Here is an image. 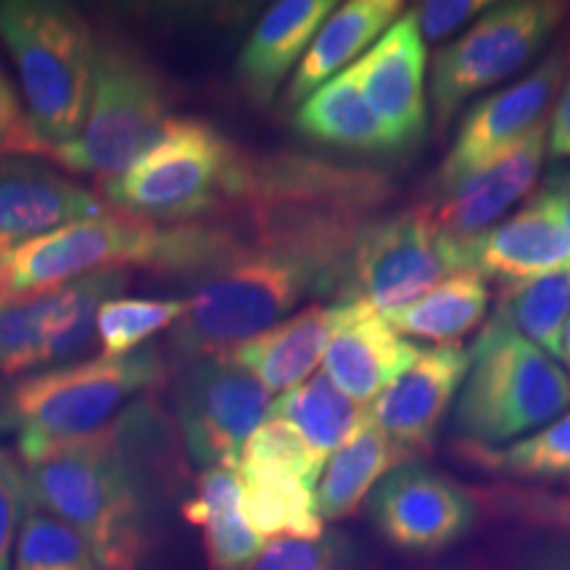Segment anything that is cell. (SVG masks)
I'll list each match as a JSON object with an SVG mask.
<instances>
[{"label":"cell","mask_w":570,"mask_h":570,"mask_svg":"<svg viewBox=\"0 0 570 570\" xmlns=\"http://www.w3.org/2000/svg\"><path fill=\"white\" fill-rule=\"evenodd\" d=\"M0 40L19 69L24 127L6 151L38 156L75 140L90 104L98 42L80 13L61 3H0Z\"/></svg>","instance_id":"3"},{"label":"cell","mask_w":570,"mask_h":570,"mask_svg":"<svg viewBox=\"0 0 570 570\" xmlns=\"http://www.w3.org/2000/svg\"><path fill=\"white\" fill-rule=\"evenodd\" d=\"M423 348L402 338L377 312L360 302L336 304V327L327 341L323 373L360 404H370Z\"/></svg>","instance_id":"19"},{"label":"cell","mask_w":570,"mask_h":570,"mask_svg":"<svg viewBox=\"0 0 570 570\" xmlns=\"http://www.w3.org/2000/svg\"><path fill=\"white\" fill-rule=\"evenodd\" d=\"M489 309V288L481 275L460 273L428 291L415 302L383 312V320L399 336L428 338L433 344H460L473 333Z\"/></svg>","instance_id":"28"},{"label":"cell","mask_w":570,"mask_h":570,"mask_svg":"<svg viewBox=\"0 0 570 570\" xmlns=\"http://www.w3.org/2000/svg\"><path fill=\"white\" fill-rule=\"evenodd\" d=\"M188 309V298H111L98 309L96 338L101 356H125L167 331Z\"/></svg>","instance_id":"33"},{"label":"cell","mask_w":570,"mask_h":570,"mask_svg":"<svg viewBox=\"0 0 570 570\" xmlns=\"http://www.w3.org/2000/svg\"><path fill=\"white\" fill-rule=\"evenodd\" d=\"M375 531L394 550L433 554L449 550L475 523L473 497L446 475L420 465H404L373 489L367 499Z\"/></svg>","instance_id":"14"},{"label":"cell","mask_w":570,"mask_h":570,"mask_svg":"<svg viewBox=\"0 0 570 570\" xmlns=\"http://www.w3.org/2000/svg\"><path fill=\"white\" fill-rule=\"evenodd\" d=\"M415 460L417 458L410 449L399 446L367 417L352 433V439L344 441L325 462L315 489L317 512L323 523L352 515L391 470L404 468Z\"/></svg>","instance_id":"24"},{"label":"cell","mask_w":570,"mask_h":570,"mask_svg":"<svg viewBox=\"0 0 570 570\" xmlns=\"http://www.w3.org/2000/svg\"><path fill=\"white\" fill-rule=\"evenodd\" d=\"M13 552V570H104L88 541L61 518L35 504L32 497Z\"/></svg>","instance_id":"32"},{"label":"cell","mask_w":570,"mask_h":570,"mask_svg":"<svg viewBox=\"0 0 570 570\" xmlns=\"http://www.w3.org/2000/svg\"><path fill=\"white\" fill-rule=\"evenodd\" d=\"M27 504H30V489H27L24 470H19V462L6 449H0V570H11Z\"/></svg>","instance_id":"38"},{"label":"cell","mask_w":570,"mask_h":570,"mask_svg":"<svg viewBox=\"0 0 570 570\" xmlns=\"http://www.w3.org/2000/svg\"><path fill=\"white\" fill-rule=\"evenodd\" d=\"M468 491L475 508L491 518L570 537V494L520 487V483H487V487H468Z\"/></svg>","instance_id":"34"},{"label":"cell","mask_w":570,"mask_h":570,"mask_svg":"<svg viewBox=\"0 0 570 570\" xmlns=\"http://www.w3.org/2000/svg\"><path fill=\"white\" fill-rule=\"evenodd\" d=\"M394 194L386 175L317 156H248L246 183L225 217H373Z\"/></svg>","instance_id":"11"},{"label":"cell","mask_w":570,"mask_h":570,"mask_svg":"<svg viewBox=\"0 0 570 570\" xmlns=\"http://www.w3.org/2000/svg\"><path fill=\"white\" fill-rule=\"evenodd\" d=\"M518 566L520 570H570V544L558 537L531 541L520 550Z\"/></svg>","instance_id":"40"},{"label":"cell","mask_w":570,"mask_h":570,"mask_svg":"<svg viewBox=\"0 0 570 570\" xmlns=\"http://www.w3.org/2000/svg\"><path fill=\"white\" fill-rule=\"evenodd\" d=\"M568 69L570 51L562 46L518 82L475 104L462 119L458 138L441 161L439 173L433 175V190L439 198L460 188L468 177L502 156L533 125L541 122L558 98Z\"/></svg>","instance_id":"13"},{"label":"cell","mask_w":570,"mask_h":570,"mask_svg":"<svg viewBox=\"0 0 570 570\" xmlns=\"http://www.w3.org/2000/svg\"><path fill=\"white\" fill-rule=\"evenodd\" d=\"M248 154L209 122L169 117L138 161L104 183L119 212L154 225H183L225 217L246 183Z\"/></svg>","instance_id":"4"},{"label":"cell","mask_w":570,"mask_h":570,"mask_svg":"<svg viewBox=\"0 0 570 570\" xmlns=\"http://www.w3.org/2000/svg\"><path fill=\"white\" fill-rule=\"evenodd\" d=\"M167 106V85L140 56L122 46L98 42L80 135L61 146L42 148L38 156L56 159L71 173L111 183L159 138L169 122Z\"/></svg>","instance_id":"7"},{"label":"cell","mask_w":570,"mask_h":570,"mask_svg":"<svg viewBox=\"0 0 570 570\" xmlns=\"http://www.w3.org/2000/svg\"><path fill=\"white\" fill-rule=\"evenodd\" d=\"M497 317L515 327L552 360L566 362V331L570 323V267L525 283L502 285Z\"/></svg>","instance_id":"30"},{"label":"cell","mask_w":570,"mask_h":570,"mask_svg":"<svg viewBox=\"0 0 570 570\" xmlns=\"http://www.w3.org/2000/svg\"><path fill=\"white\" fill-rule=\"evenodd\" d=\"M566 362H570V323H568V331H566Z\"/></svg>","instance_id":"44"},{"label":"cell","mask_w":570,"mask_h":570,"mask_svg":"<svg viewBox=\"0 0 570 570\" xmlns=\"http://www.w3.org/2000/svg\"><path fill=\"white\" fill-rule=\"evenodd\" d=\"M399 13H402L399 0H348L338 11H333L298 61L285 90V101L291 106L304 104L312 92L333 80L356 53L365 51L370 42L381 40V35L394 24Z\"/></svg>","instance_id":"23"},{"label":"cell","mask_w":570,"mask_h":570,"mask_svg":"<svg viewBox=\"0 0 570 570\" xmlns=\"http://www.w3.org/2000/svg\"><path fill=\"white\" fill-rule=\"evenodd\" d=\"M167 246V225L125 212L80 219L0 254V302L61 288L98 269L140 265L156 269Z\"/></svg>","instance_id":"9"},{"label":"cell","mask_w":570,"mask_h":570,"mask_svg":"<svg viewBox=\"0 0 570 570\" xmlns=\"http://www.w3.org/2000/svg\"><path fill=\"white\" fill-rule=\"evenodd\" d=\"M333 327H336V304H309L225 354L235 365L248 370L267 391L285 394L312 377V370L325 356Z\"/></svg>","instance_id":"22"},{"label":"cell","mask_w":570,"mask_h":570,"mask_svg":"<svg viewBox=\"0 0 570 570\" xmlns=\"http://www.w3.org/2000/svg\"><path fill=\"white\" fill-rule=\"evenodd\" d=\"M296 130L309 140L354 154H394L386 127L370 109L356 67L341 71L298 106Z\"/></svg>","instance_id":"26"},{"label":"cell","mask_w":570,"mask_h":570,"mask_svg":"<svg viewBox=\"0 0 570 570\" xmlns=\"http://www.w3.org/2000/svg\"><path fill=\"white\" fill-rule=\"evenodd\" d=\"M460 273H470L468 240L449 238L428 206H415L370 219L348 254L336 296L383 315Z\"/></svg>","instance_id":"8"},{"label":"cell","mask_w":570,"mask_h":570,"mask_svg":"<svg viewBox=\"0 0 570 570\" xmlns=\"http://www.w3.org/2000/svg\"><path fill=\"white\" fill-rule=\"evenodd\" d=\"M354 67L396 151L415 146L425 132V40L415 13L396 19Z\"/></svg>","instance_id":"18"},{"label":"cell","mask_w":570,"mask_h":570,"mask_svg":"<svg viewBox=\"0 0 570 570\" xmlns=\"http://www.w3.org/2000/svg\"><path fill=\"white\" fill-rule=\"evenodd\" d=\"M550 146V117L531 127L515 146L468 177L452 194L428 204L433 223L454 240H473L491 230L499 219L529 196L539 180Z\"/></svg>","instance_id":"17"},{"label":"cell","mask_w":570,"mask_h":570,"mask_svg":"<svg viewBox=\"0 0 570 570\" xmlns=\"http://www.w3.org/2000/svg\"><path fill=\"white\" fill-rule=\"evenodd\" d=\"M240 460L273 462V465L294 470L298 479L309 483L312 489H317V481L327 462L294 425L281 417H267L265 423L256 428Z\"/></svg>","instance_id":"36"},{"label":"cell","mask_w":570,"mask_h":570,"mask_svg":"<svg viewBox=\"0 0 570 570\" xmlns=\"http://www.w3.org/2000/svg\"><path fill=\"white\" fill-rule=\"evenodd\" d=\"M21 127H24V122L19 119L17 98H13L9 82L0 77V151L11 146V140L17 138Z\"/></svg>","instance_id":"42"},{"label":"cell","mask_w":570,"mask_h":570,"mask_svg":"<svg viewBox=\"0 0 570 570\" xmlns=\"http://www.w3.org/2000/svg\"><path fill=\"white\" fill-rule=\"evenodd\" d=\"M468 267L502 285L558 273L570 267V233L552 206L537 196L510 219L468 240Z\"/></svg>","instance_id":"20"},{"label":"cell","mask_w":570,"mask_h":570,"mask_svg":"<svg viewBox=\"0 0 570 570\" xmlns=\"http://www.w3.org/2000/svg\"><path fill=\"white\" fill-rule=\"evenodd\" d=\"M333 9V0H281L269 6L238 56V77L248 98L267 104L275 96Z\"/></svg>","instance_id":"21"},{"label":"cell","mask_w":570,"mask_h":570,"mask_svg":"<svg viewBox=\"0 0 570 570\" xmlns=\"http://www.w3.org/2000/svg\"><path fill=\"white\" fill-rule=\"evenodd\" d=\"M539 196L552 206L554 214L560 217V223L566 225V230L570 233V173L554 175L552 180L541 188Z\"/></svg>","instance_id":"43"},{"label":"cell","mask_w":570,"mask_h":570,"mask_svg":"<svg viewBox=\"0 0 570 570\" xmlns=\"http://www.w3.org/2000/svg\"><path fill=\"white\" fill-rule=\"evenodd\" d=\"M185 518L204 531L209 570H248L262 552V539L246 523L240 508V481L235 470L204 468Z\"/></svg>","instance_id":"27"},{"label":"cell","mask_w":570,"mask_h":570,"mask_svg":"<svg viewBox=\"0 0 570 570\" xmlns=\"http://www.w3.org/2000/svg\"><path fill=\"white\" fill-rule=\"evenodd\" d=\"M235 473L240 481V508L256 537L273 541L323 537L315 489L294 470L273 462L240 460Z\"/></svg>","instance_id":"25"},{"label":"cell","mask_w":570,"mask_h":570,"mask_svg":"<svg viewBox=\"0 0 570 570\" xmlns=\"http://www.w3.org/2000/svg\"><path fill=\"white\" fill-rule=\"evenodd\" d=\"M454 431L460 441L499 446L550 425L570 402V381L558 362L523 338L502 317H491L468 348Z\"/></svg>","instance_id":"6"},{"label":"cell","mask_w":570,"mask_h":570,"mask_svg":"<svg viewBox=\"0 0 570 570\" xmlns=\"http://www.w3.org/2000/svg\"><path fill=\"white\" fill-rule=\"evenodd\" d=\"M468 370L470 354L462 344L428 346L415 365L367 404V417L415 458L428 454L444 412L465 383Z\"/></svg>","instance_id":"16"},{"label":"cell","mask_w":570,"mask_h":570,"mask_svg":"<svg viewBox=\"0 0 570 570\" xmlns=\"http://www.w3.org/2000/svg\"><path fill=\"white\" fill-rule=\"evenodd\" d=\"M35 504L88 541L104 570H140L148 552L146 487L127 449V420L24 462Z\"/></svg>","instance_id":"2"},{"label":"cell","mask_w":570,"mask_h":570,"mask_svg":"<svg viewBox=\"0 0 570 570\" xmlns=\"http://www.w3.org/2000/svg\"><path fill=\"white\" fill-rule=\"evenodd\" d=\"M566 13L568 6L558 0L499 3L491 11H483L462 38L441 48L431 77L439 130L452 122L470 98L508 82L520 69L529 67Z\"/></svg>","instance_id":"10"},{"label":"cell","mask_w":570,"mask_h":570,"mask_svg":"<svg viewBox=\"0 0 570 570\" xmlns=\"http://www.w3.org/2000/svg\"><path fill=\"white\" fill-rule=\"evenodd\" d=\"M370 219L273 217L235 223L246 244L194 285L188 309L173 331L175 354L190 362L225 354L291 317L306 298L338 294L348 254Z\"/></svg>","instance_id":"1"},{"label":"cell","mask_w":570,"mask_h":570,"mask_svg":"<svg viewBox=\"0 0 570 570\" xmlns=\"http://www.w3.org/2000/svg\"><path fill=\"white\" fill-rule=\"evenodd\" d=\"M547 151L554 159H570V69L550 117V146H547Z\"/></svg>","instance_id":"41"},{"label":"cell","mask_w":570,"mask_h":570,"mask_svg":"<svg viewBox=\"0 0 570 570\" xmlns=\"http://www.w3.org/2000/svg\"><path fill=\"white\" fill-rule=\"evenodd\" d=\"M267 417H281L327 460L367 420L365 404L344 394L325 373L306 377L302 386L285 391L269 404Z\"/></svg>","instance_id":"29"},{"label":"cell","mask_w":570,"mask_h":570,"mask_svg":"<svg viewBox=\"0 0 570 570\" xmlns=\"http://www.w3.org/2000/svg\"><path fill=\"white\" fill-rule=\"evenodd\" d=\"M454 452L470 465L510 479H560L570 475V412L529 439L508 446H479L458 441Z\"/></svg>","instance_id":"31"},{"label":"cell","mask_w":570,"mask_h":570,"mask_svg":"<svg viewBox=\"0 0 570 570\" xmlns=\"http://www.w3.org/2000/svg\"><path fill=\"white\" fill-rule=\"evenodd\" d=\"M483 9H489L483 0H425L417 6L415 21L423 40L441 42L458 32L465 21L479 17Z\"/></svg>","instance_id":"39"},{"label":"cell","mask_w":570,"mask_h":570,"mask_svg":"<svg viewBox=\"0 0 570 570\" xmlns=\"http://www.w3.org/2000/svg\"><path fill=\"white\" fill-rule=\"evenodd\" d=\"M161 375V354L151 346L40 370L0 391V428L19 433L21 462H30L101 431L127 399L156 386Z\"/></svg>","instance_id":"5"},{"label":"cell","mask_w":570,"mask_h":570,"mask_svg":"<svg viewBox=\"0 0 570 570\" xmlns=\"http://www.w3.org/2000/svg\"><path fill=\"white\" fill-rule=\"evenodd\" d=\"M248 570H360V562L344 537L275 539Z\"/></svg>","instance_id":"37"},{"label":"cell","mask_w":570,"mask_h":570,"mask_svg":"<svg viewBox=\"0 0 570 570\" xmlns=\"http://www.w3.org/2000/svg\"><path fill=\"white\" fill-rule=\"evenodd\" d=\"M53 291L17 302H0V373L19 375L38 367Z\"/></svg>","instance_id":"35"},{"label":"cell","mask_w":570,"mask_h":570,"mask_svg":"<svg viewBox=\"0 0 570 570\" xmlns=\"http://www.w3.org/2000/svg\"><path fill=\"white\" fill-rule=\"evenodd\" d=\"M109 212V204L92 190L56 173L38 156L0 151V254Z\"/></svg>","instance_id":"15"},{"label":"cell","mask_w":570,"mask_h":570,"mask_svg":"<svg viewBox=\"0 0 570 570\" xmlns=\"http://www.w3.org/2000/svg\"><path fill=\"white\" fill-rule=\"evenodd\" d=\"M269 391L227 354L194 360L175 386L177 423L198 465L238 470L248 439L269 415Z\"/></svg>","instance_id":"12"}]
</instances>
